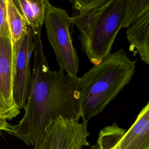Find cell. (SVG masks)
<instances>
[{
  "mask_svg": "<svg viewBox=\"0 0 149 149\" xmlns=\"http://www.w3.org/2000/svg\"><path fill=\"white\" fill-rule=\"evenodd\" d=\"M136 67L122 47L111 53L79 77L78 116L87 121L103 111L107 105L131 81Z\"/></svg>",
  "mask_w": 149,
  "mask_h": 149,
  "instance_id": "2",
  "label": "cell"
},
{
  "mask_svg": "<svg viewBox=\"0 0 149 149\" xmlns=\"http://www.w3.org/2000/svg\"><path fill=\"white\" fill-rule=\"evenodd\" d=\"M126 0H107L90 19L79 39L89 61L97 65L111 54L122 29Z\"/></svg>",
  "mask_w": 149,
  "mask_h": 149,
  "instance_id": "3",
  "label": "cell"
},
{
  "mask_svg": "<svg viewBox=\"0 0 149 149\" xmlns=\"http://www.w3.org/2000/svg\"><path fill=\"white\" fill-rule=\"evenodd\" d=\"M0 37H10L7 20L6 0H0Z\"/></svg>",
  "mask_w": 149,
  "mask_h": 149,
  "instance_id": "13",
  "label": "cell"
},
{
  "mask_svg": "<svg viewBox=\"0 0 149 149\" xmlns=\"http://www.w3.org/2000/svg\"><path fill=\"white\" fill-rule=\"evenodd\" d=\"M33 32L41 31L44 24V0H15Z\"/></svg>",
  "mask_w": 149,
  "mask_h": 149,
  "instance_id": "10",
  "label": "cell"
},
{
  "mask_svg": "<svg viewBox=\"0 0 149 149\" xmlns=\"http://www.w3.org/2000/svg\"><path fill=\"white\" fill-rule=\"evenodd\" d=\"M59 116L47 127L40 143L31 149H82L89 146L87 121Z\"/></svg>",
  "mask_w": 149,
  "mask_h": 149,
  "instance_id": "6",
  "label": "cell"
},
{
  "mask_svg": "<svg viewBox=\"0 0 149 149\" xmlns=\"http://www.w3.org/2000/svg\"><path fill=\"white\" fill-rule=\"evenodd\" d=\"M33 49V33L29 27L26 33L13 44V97L20 110L24 108L31 89L30 62Z\"/></svg>",
  "mask_w": 149,
  "mask_h": 149,
  "instance_id": "7",
  "label": "cell"
},
{
  "mask_svg": "<svg viewBox=\"0 0 149 149\" xmlns=\"http://www.w3.org/2000/svg\"><path fill=\"white\" fill-rule=\"evenodd\" d=\"M7 20L13 44L27 32L29 26L14 0H6Z\"/></svg>",
  "mask_w": 149,
  "mask_h": 149,
  "instance_id": "11",
  "label": "cell"
},
{
  "mask_svg": "<svg viewBox=\"0 0 149 149\" xmlns=\"http://www.w3.org/2000/svg\"><path fill=\"white\" fill-rule=\"evenodd\" d=\"M44 24L60 69L68 74L77 76L79 71V58L72 44L70 32L72 24L67 11L44 0Z\"/></svg>",
  "mask_w": 149,
  "mask_h": 149,
  "instance_id": "4",
  "label": "cell"
},
{
  "mask_svg": "<svg viewBox=\"0 0 149 149\" xmlns=\"http://www.w3.org/2000/svg\"><path fill=\"white\" fill-rule=\"evenodd\" d=\"M126 38L141 61L149 64V11L134 20L126 29Z\"/></svg>",
  "mask_w": 149,
  "mask_h": 149,
  "instance_id": "9",
  "label": "cell"
},
{
  "mask_svg": "<svg viewBox=\"0 0 149 149\" xmlns=\"http://www.w3.org/2000/svg\"><path fill=\"white\" fill-rule=\"evenodd\" d=\"M149 11V0H126L122 28L126 29L134 20Z\"/></svg>",
  "mask_w": 149,
  "mask_h": 149,
  "instance_id": "12",
  "label": "cell"
},
{
  "mask_svg": "<svg viewBox=\"0 0 149 149\" xmlns=\"http://www.w3.org/2000/svg\"><path fill=\"white\" fill-rule=\"evenodd\" d=\"M13 44L10 37H0V118L10 120L20 110L13 97Z\"/></svg>",
  "mask_w": 149,
  "mask_h": 149,
  "instance_id": "8",
  "label": "cell"
},
{
  "mask_svg": "<svg viewBox=\"0 0 149 149\" xmlns=\"http://www.w3.org/2000/svg\"><path fill=\"white\" fill-rule=\"evenodd\" d=\"M33 33L34 66L31 89L23 118L17 124L10 125L8 133L34 147L40 143L52 120L59 116L79 117V77L62 69L51 70L43 51L41 31Z\"/></svg>",
  "mask_w": 149,
  "mask_h": 149,
  "instance_id": "1",
  "label": "cell"
},
{
  "mask_svg": "<svg viewBox=\"0 0 149 149\" xmlns=\"http://www.w3.org/2000/svg\"><path fill=\"white\" fill-rule=\"evenodd\" d=\"M92 149H149V102L126 130L116 123L102 129Z\"/></svg>",
  "mask_w": 149,
  "mask_h": 149,
  "instance_id": "5",
  "label": "cell"
},
{
  "mask_svg": "<svg viewBox=\"0 0 149 149\" xmlns=\"http://www.w3.org/2000/svg\"><path fill=\"white\" fill-rule=\"evenodd\" d=\"M10 125L8 122V120L0 118V133L2 132H9Z\"/></svg>",
  "mask_w": 149,
  "mask_h": 149,
  "instance_id": "14",
  "label": "cell"
}]
</instances>
